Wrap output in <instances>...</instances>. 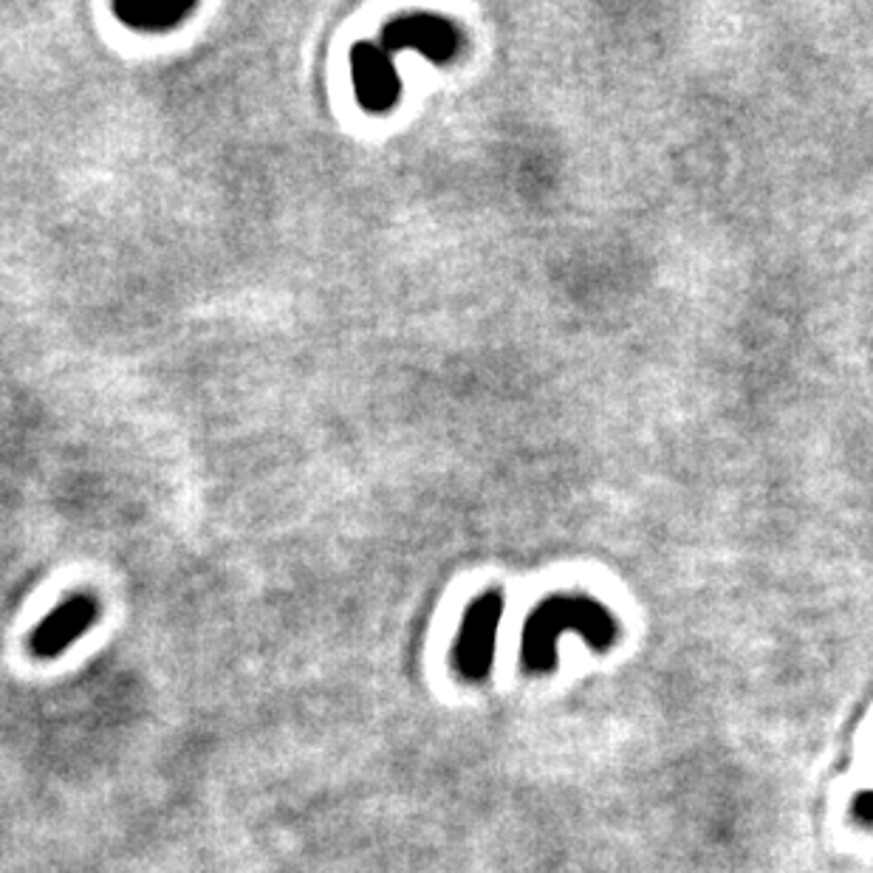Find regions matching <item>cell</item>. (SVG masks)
<instances>
[{"label":"cell","mask_w":873,"mask_h":873,"mask_svg":"<svg viewBox=\"0 0 873 873\" xmlns=\"http://www.w3.org/2000/svg\"><path fill=\"white\" fill-rule=\"evenodd\" d=\"M99 619V605L97 599L88 594H77V597L66 599L62 605H57L55 611L37 625V630L31 634L29 648L37 659H57L66 654L73 641L91 630V625Z\"/></svg>","instance_id":"cell-5"},{"label":"cell","mask_w":873,"mask_h":873,"mask_svg":"<svg viewBox=\"0 0 873 873\" xmlns=\"http://www.w3.org/2000/svg\"><path fill=\"white\" fill-rule=\"evenodd\" d=\"M379 46L391 57L396 51H419L428 60L447 62L459 55L461 31L439 14H404L385 26Z\"/></svg>","instance_id":"cell-3"},{"label":"cell","mask_w":873,"mask_h":873,"mask_svg":"<svg viewBox=\"0 0 873 873\" xmlns=\"http://www.w3.org/2000/svg\"><path fill=\"white\" fill-rule=\"evenodd\" d=\"M193 12H196V3H189V0H119L114 3V14L125 26L136 31H154V35L176 29Z\"/></svg>","instance_id":"cell-6"},{"label":"cell","mask_w":873,"mask_h":873,"mask_svg":"<svg viewBox=\"0 0 873 873\" xmlns=\"http://www.w3.org/2000/svg\"><path fill=\"white\" fill-rule=\"evenodd\" d=\"M575 630L594 650H608L617 639V619L605 605L588 597H551L538 605L523 628V665L531 673L557 667V645L562 634Z\"/></svg>","instance_id":"cell-1"},{"label":"cell","mask_w":873,"mask_h":873,"mask_svg":"<svg viewBox=\"0 0 873 873\" xmlns=\"http://www.w3.org/2000/svg\"><path fill=\"white\" fill-rule=\"evenodd\" d=\"M351 77H354L356 99L371 114H388L402 99V77L393 57L379 43L362 40L351 51Z\"/></svg>","instance_id":"cell-4"},{"label":"cell","mask_w":873,"mask_h":873,"mask_svg":"<svg viewBox=\"0 0 873 873\" xmlns=\"http://www.w3.org/2000/svg\"><path fill=\"white\" fill-rule=\"evenodd\" d=\"M867 803H871V792L862 788V792L856 794V806H854V817L860 820L862 825H867V820H871V808H867Z\"/></svg>","instance_id":"cell-7"},{"label":"cell","mask_w":873,"mask_h":873,"mask_svg":"<svg viewBox=\"0 0 873 873\" xmlns=\"http://www.w3.org/2000/svg\"><path fill=\"white\" fill-rule=\"evenodd\" d=\"M503 617L501 591H487L467 608L455 645V667L467 681H481L492 670L498 645V628Z\"/></svg>","instance_id":"cell-2"}]
</instances>
